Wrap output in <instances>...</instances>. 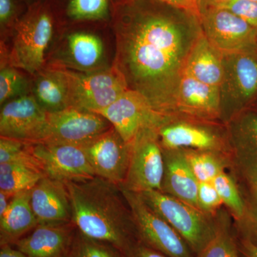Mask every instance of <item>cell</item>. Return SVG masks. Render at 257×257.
<instances>
[{
	"label": "cell",
	"instance_id": "40",
	"mask_svg": "<svg viewBox=\"0 0 257 257\" xmlns=\"http://www.w3.org/2000/svg\"><path fill=\"white\" fill-rule=\"evenodd\" d=\"M13 197L9 194L0 191V218L6 213Z\"/></svg>",
	"mask_w": 257,
	"mask_h": 257
},
{
	"label": "cell",
	"instance_id": "26",
	"mask_svg": "<svg viewBox=\"0 0 257 257\" xmlns=\"http://www.w3.org/2000/svg\"><path fill=\"white\" fill-rule=\"evenodd\" d=\"M45 176L42 170L25 164H0V191L14 197L31 190Z\"/></svg>",
	"mask_w": 257,
	"mask_h": 257
},
{
	"label": "cell",
	"instance_id": "17",
	"mask_svg": "<svg viewBox=\"0 0 257 257\" xmlns=\"http://www.w3.org/2000/svg\"><path fill=\"white\" fill-rule=\"evenodd\" d=\"M226 125L233 167L239 177L257 174V111L250 109Z\"/></svg>",
	"mask_w": 257,
	"mask_h": 257
},
{
	"label": "cell",
	"instance_id": "13",
	"mask_svg": "<svg viewBox=\"0 0 257 257\" xmlns=\"http://www.w3.org/2000/svg\"><path fill=\"white\" fill-rule=\"evenodd\" d=\"M128 145L144 128H159L171 116L157 112L141 94L128 89L105 109L97 111Z\"/></svg>",
	"mask_w": 257,
	"mask_h": 257
},
{
	"label": "cell",
	"instance_id": "10",
	"mask_svg": "<svg viewBox=\"0 0 257 257\" xmlns=\"http://www.w3.org/2000/svg\"><path fill=\"white\" fill-rule=\"evenodd\" d=\"M203 34L221 53L256 48L257 28L229 10L211 8L201 11Z\"/></svg>",
	"mask_w": 257,
	"mask_h": 257
},
{
	"label": "cell",
	"instance_id": "20",
	"mask_svg": "<svg viewBox=\"0 0 257 257\" xmlns=\"http://www.w3.org/2000/svg\"><path fill=\"white\" fill-rule=\"evenodd\" d=\"M67 224H38L28 236L15 241L18 249L29 257H62L70 245Z\"/></svg>",
	"mask_w": 257,
	"mask_h": 257
},
{
	"label": "cell",
	"instance_id": "30",
	"mask_svg": "<svg viewBox=\"0 0 257 257\" xmlns=\"http://www.w3.org/2000/svg\"><path fill=\"white\" fill-rule=\"evenodd\" d=\"M32 86L18 68L7 64L0 71V104L30 94Z\"/></svg>",
	"mask_w": 257,
	"mask_h": 257
},
{
	"label": "cell",
	"instance_id": "18",
	"mask_svg": "<svg viewBox=\"0 0 257 257\" xmlns=\"http://www.w3.org/2000/svg\"><path fill=\"white\" fill-rule=\"evenodd\" d=\"M30 203L39 224H67L72 221L70 197L66 184L45 177L30 190Z\"/></svg>",
	"mask_w": 257,
	"mask_h": 257
},
{
	"label": "cell",
	"instance_id": "12",
	"mask_svg": "<svg viewBox=\"0 0 257 257\" xmlns=\"http://www.w3.org/2000/svg\"><path fill=\"white\" fill-rule=\"evenodd\" d=\"M111 126L100 114L69 106L48 112L45 138L39 143L83 145Z\"/></svg>",
	"mask_w": 257,
	"mask_h": 257
},
{
	"label": "cell",
	"instance_id": "43",
	"mask_svg": "<svg viewBox=\"0 0 257 257\" xmlns=\"http://www.w3.org/2000/svg\"><path fill=\"white\" fill-rule=\"evenodd\" d=\"M189 5L192 13L201 19L200 8H199V0H188Z\"/></svg>",
	"mask_w": 257,
	"mask_h": 257
},
{
	"label": "cell",
	"instance_id": "24",
	"mask_svg": "<svg viewBox=\"0 0 257 257\" xmlns=\"http://www.w3.org/2000/svg\"><path fill=\"white\" fill-rule=\"evenodd\" d=\"M67 50L71 62L83 72L98 71L104 57L100 39L87 32H76L67 38Z\"/></svg>",
	"mask_w": 257,
	"mask_h": 257
},
{
	"label": "cell",
	"instance_id": "46",
	"mask_svg": "<svg viewBox=\"0 0 257 257\" xmlns=\"http://www.w3.org/2000/svg\"><path fill=\"white\" fill-rule=\"evenodd\" d=\"M256 47H257V37H256Z\"/></svg>",
	"mask_w": 257,
	"mask_h": 257
},
{
	"label": "cell",
	"instance_id": "21",
	"mask_svg": "<svg viewBox=\"0 0 257 257\" xmlns=\"http://www.w3.org/2000/svg\"><path fill=\"white\" fill-rule=\"evenodd\" d=\"M193 78L219 87L223 76V53L211 45L204 34L189 54L184 72Z\"/></svg>",
	"mask_w": 257,
	"mask_h": 257
},
{
	"label": "cell",
	"instance_id": "14",
	"mask_svg": "<svg viewBox=\"0 0 257 257\" xmlns=\"http://www.w3.org/2000/svg\"><path fill=\"white\" fill-rule=\"evenodd\" d=\"M48 111L32 94L5 103L0 112V137L25 143H41L47 127Z\"/></svg>",
	"mask_w": 257,
	"mask_h": 257
},
{
	"label": "cell",
	"instance_id": "25",
	"mask_svg": "<svg viewBox=\"0 0 257 257\" xmlns=\"http://www.w3.org/2000/svg\"><path fill=\"white\" fill-rule=\"evenodd\" d=\"M198 182H213L233 167L231 155L225 152L182 149Z\"/></svg>",
	"mask_w": 257,
	"mask_h": 257
},
{
	"label": "cell",
	"instance_id": "27",
	"mask_svg": "<svg viewBox=\"0 0 257 257\" xmlns=\"http://www.w3.org/2000/svg\"><path fill=\"white\" fill-rule=\"evenodd\" d=\"M245 202L242 219L234 222L239 239L257 246V174L240 177Z\"/></svg>",
	"mask_w": 257,
	"mask_h": 257
},
{
	"label": "cell",
	"instance_id": "39",
	"mask_svg": "<svg viewBox=\"0 0 257 257\" xmlns=\"http://www.w3.org/2000/svg\"><path fill=\"white\" fill-rule=\"evenodd\" d=\"M0 257H29L25 253L22 252L21 251L12 248L9 244L2 246L1 251H0Z\"/></svg>",
	"mask_w": 257,
	"mask_h": 257
},
{
	"label": "cell",
	"instance_id": "2",
	"mask_svg": "<svg viewBox=\"0 0 257 257\" xmlns=\"http://www.w3.org/2000/svg\"><path fill=\"white\" fill-rule=\"evenodd\" d=\"M65 184L72 204V222L80 234L109 245L124 255L136 242L134 237L138 236L119 186L99 177Z\"/></svg>",
	"mask_w": 257,
	"mask_h": 257
},
{
	"label": "cell",
	"instance_id": "29",
	"mask_svg": "<svg viewBox=\"0 0 257 257\" xmlns=\"http://www.w3.org/2000/svg\"><path fill=\"white\" fill-rule=\"evenodd\" d=\"M212 182L222 201L223 205L227 209L234 222L241 220L245 210L241 185L238 184L235 177L227 172L218 175Z\"/></svg>",
	"mask_w": 257,
	"mask_h": 257
},
{
	"label": "cell",
	"instance_id": "1",
	"mask_svg": "<svg viewBox=\"0 0 257 257\" xmlns=\"http://www.w3.org/2000/svg\"><path fill=\"white\" fill-rule=\"evenodd\" d=\"M113 19V67L128 89L143 95L155 111L175 116L179 82L203 35L200 18L161 0H120Z\"/></svg>",
	"mask_w": 257,
	"mask_h": 257
},
{
	"label": "cell",
	"instance_id": "7",
	"mask_svg": "<svg viewBox=\"0 0 257 257\" xmlns=\"http://www.w3.org/2000/svg\"><path fill=\"white\" fill-rule=\"evenodd\" d=\"M164 150H209L230 154L226 125L172 116L157 130Z\"/></svg>",
	"mask_w": 257,
	"mask_h": 257
},
{
	"label": "cell",
	"instance_id": "34",
	"mask_svg": "<svg viewBox=\"0 0 257 257\" xmlns=\"http://www.w3.org/2000/svg\"><path fill=\"white\" fill-rule=\"evenodd\" d=\"M116 248L80 234L74 257H121Z\"/></svg>",
	"mask_w": 257,
	"mask_h": 257
},
{
	"label": "cell",
	"instance_id": "36",
	"mask_svg": "<svg viewBox=\"0 0 257 257\" xmlns=\"http://www.w3.org/2000/svg\"><path fill=\"white\" fill-rule=\"evenodd\" d=\"M18 6L16 0H0V28L1 36L13 34L18 23Z\"/></svg>",
	"mask_w": 257,
	"mask_h": 257
},
{
	"label": "cell",
	"instance_id": "5",
	"mask_svg": "<svg viewBox=\"0 0 257 257\" xmlns=\"http://www.w3.org/2000/svg\"><path fill=\"white\" fill-rule=\"evenodd\" d=\"M139 194L152 210L178 233L195 256L215 234L217 214L209 215L162 191H145Z\"/></svg>",
	"mask_w": 257,
	"mask_h": 257
},
{
	"label": "cell",
	"instance_id": "41",
	"mask_svg": "<svg viewBox=\"0 0 257 257\" xmlns=\"http://www.w3.org/2000/svg\"><path fill=\"white\" fill-rule=\"evenodd\" d=\"M229 0H199L200 12L207 8H217Z\"/></svg>",
	"mask_w": 257,
	"mask_h": 257
},
{
	"label": "cell",
	"instance_id": "11",
	"mask_svg": "<svg viewBox=\"0 0 257 257\" xmlns=\"http://www.w3.org/2000/svg\"><path fill=\"white\" fill-rule=\"evenodd\" d=\"M30 147L49 178L66 184L96 177L82 145L35 143Z\"/></svg>",
	"mask_w": 257,
	"mask_h": 257
},
{
	"label": "cell",
	"instance_id": "38",
	"mask_svg": "<svg viewBox=\"0 0 257 257\" xmlns=\"http://www.w3.org/2000/svg\"><path fill=\"white\" fill-rule=\"evenodd\" d=\"M238 248L243 257H257V246L246 240L239 239Z\"/></svg>",
	"mask_w": 257,
	"mask_h": 257
},
{
	"label": "cell",
	"instance_id": "8",
	"mask_svg": "<svg viewBox=\"0 0 257 257\" xmlns=\"http://www.w3.org/2000/svg\"><path fill=\"white\" fill-rule=\"evenodd\" d=\"M121 190L131 211L139 241L168 257H194L178 233L147 205L139 193Z\"/></svg>",
	"mask_w": 257,
	"mask_h": 257
},
{
	"label": "cell",
	"instance_id": "28",
	"mask_svg": "<svg viewBox=\"0 0 257 257\" xmlns=\"http://www.w3.org/2000/svg\"><path fill=\"white\" fill-rule=\"evenodd\" d=\"M221 211L216 215L215 234L196 257H239V248L231 233L228 213Z\"/></svg>",
	"mask_w": 257,
	"mask_h": 257
},
{
	"label": "cell",
	"instance_id": "6",
	"mask_svg": "<svg viewBox=\"0 0 257 257\" xmlns=\"http://www.w3.org/2000/svg\"><path fill=\"white\" fill-rule=\"evenodd\" d=\"M59 64L67 82L69 106L96 113L128 89L122 76L113 66L106 70L79 72Z\"/></svg>",
	"mask_w": 257,
	"mask_h": 257
},
{
	"label": "cell",
	"instance_id": "23",
	"mask_svg": "<svg viewBox=\"0 0 257 257\" xmlns=\"http://www.w3.org/2000/svg\"><path fill=\"white\" fill-rule=\"evenodd\" d=\"M38 224L30 203V190L15 194L6 213L0 218L1 246L15 243Z\"/></svg>",
	"mask_w": 257,
	"mask_h": 257
},
{
	"label": "cell",
	"instance_id": "35",
	"mask_svg": "<svg viewBox=\"0 0 257 257\" xmlns=\"http://www.w3.org/2000/svg\"><path fill=\"white\" fill-rule=\"evenodd\" d=\"M218 8L229 10L253 28H257V3L252 0H229Z\"/></svg>",
	"mask_w": 257,
	"mask_h": 257
},
{
	"label": "cell",
	"instance_id": "22",
	"mask_svg": "<svg viewBox=\"0 0 257 257\" xmlns=\"http://www.w3.org/2000/svg\"><path fill=\"white\" fill-rule=\"evenodd\" d=\"M35 76L32 95L45 110L54 112L69 107L67 82L60 64H52Z\"/></svg>",
	"mask_w": 257,
	"mask_h": 257
},
{
	"label": "cell",
	"instance_id": "42",
	"mask_svg": "<svg viewBox=\"0 0 257 257\" xmlns=\"http://www.w3.org/2000/svg\"><path fill=\"white\" fill-rule=\"evenodd\" d=\"M161 1L164 2V3H167V4L176 7V8L187 10V11L193 13L190 5L189 4L188 0H161Z\"/></svg>",
	"mask_w": 257,
	"mask_h": 257
},
{
	"label": "cell",
	"instance_id": "33",
	"mask_svg": "<svg viewBox=\"0 0 257 257\" xmlns=\"http://www.w3.org/2000/svg\"><path fill=\"white\" fill-rule=\"evenodd\" d=\"M197 199L199 209L212 216H215L224 206L212 182H199Z\"/></svg>",
	"mask_w": 257,
	"mask_h": 257
},
{
	"label": "cell",
	"instance_id": "37",
	"mask_svg": "<svg viewBox=\"0 0 257 257\" xmlns=\"http://www.w3.org/2000/svg\"><path fill=\"white\" fill-rule=\"evenodd\" d=\"M124 256L126 257H168L154 248L149 247L140 241L134 243L125 253Z\"/></svg>",
	"mask_w": 257,
	"mask_h": 257
},
{
	"label": "cell",
	"instance_id": "31",
	"mask_svg": "<svg viewBox=\"0 0 257 257\" xmlns=\"http://www.w3.org/2000/svg\"><path fill=\"white\" fill-rule=\"evenodd\" d=\"M5 163L25 164L42 171L40 162L32 154L30 143L13 139L1 138L0 164Z\"/></svg>",
	"mask_w": 257,
	"mask_h": 257
},
{
	"label": "cell",
	"instance_id": "44",
	"mask_svg": "<svg viewBox=\"0 0 257 257\" xmlns=\"http://www.w3.org/2000/svg\"><path fill=\"white\" fill-rule=\"evenodd\" d=\"M251 109H255V110L257 111V99L255 101V102L253 103L252 106H251Z\"/></svg>",
	"mask_w": 257,
	"mask_h": 257
},
{
	"label": "cell",
	"instance_id": "15",
	"mask_svg": "<svg viewBox=\"0 0 257 257\" xmlns=\"http://www.w3.org/2000/svg\"><path fill=\"white\" fill-rule=\"evenodd\" d=\"M82 146L96 177L120 187L127 174L131 145L111 126Z\"/></svg>",
	"mask_w": 257,
	"mask_h": 257
},
{
	"label": "cell",
	"instance_id": "4",
	"mask_svg": "<svg viewBox=\"0 0 257 257\" xmlns=\"http://www.w3.org/2000/svg\"><path fill=\"white\" fill-rule=\"evenodd\" d=\"M220 120L227 124L257 99V47L223 53V76L219 87Z\"/></svg>",
	"mask_w": 257,
	"mask_h": 257
},
{
	"label": "cell",
	"instance_id": "32",
	"mask_svg": "<svg viewBox=\"0 0 257 257\" xmlns=\"http://www.w3.org/2000/svg\"><path fill=\"white\" fill-rule=\"evenodd\" d=\"M108 6V0H70L67 13L74 20H101L107 15Z\"/></svg>",
	"mask_w": 257,
	"mask_h": 257
},
{
	"label": "cell",
	"instance_id": "19",
	"mask_svg": "<svg viewBox=\"0 0 257 257\" xmlns=\"http://www.w3.org/2000/svg\"><path fill=\"white\" fill-rule=\"evenodd\" d=\"M162 150L164 176L162 192L199 209L197 199L199 182L193 173L183 150Z\"/></svg>",
	"mask_w": 257,
	"mask_h": 257
},
{
	"label": "cell",
	"instance_id": "16",
	"mask_svg": "<svg viewBox=\"0 0 257 257\" xmlns=\"http://www.w3.org/2000/svg\"><path fill=\"white\" fill-rule=\"evenodd\" d=\"M174 114L179 117L221 122L219 87L199 82L184 72L176 92Z\"/></svg>",
	"mask_w": 257,
	"mask_h": 257
},
{
	"label": "cell",
	"instance_id": "45",
	"mask_svg": "<svg viewBox=\"0 0 257 257\" xmlns=\"http://www.w3.org/2000/svg\"><path fill=\"white\" fill-rule=\"evenodd\" d=\"M252 1H254L256 2V3H257V0H252Z\"/></svg>",
	"mask_w": 257,
	"mask_h": 257
},
{
	"label": "cell",
	"instance_id": "9",
	"mask_svg": "<svg viewBox=\"0 0 257 257\" xmlns=\"http://www.w3.org/2000/svg\"><path fill=\"white\" fill-rule=\"evenodd\" d=\"M157 130L143 128L131 144L127 174L120 188L136 193L162 191L164 155Z\"/></svg>",
	"mask_w": 257,
	"mask_h": 257
},
{
	"label": "cell",
	"instance_id": "3",
	"mask_svg": "<svg viewBox=\"0 0 257 257\" xmlns=\"http://www.w3.org/2000/svg\"><path fill=\"white\" fill-rule=\"evenodd\" d=\"M53 31L49 7L44 3L32 5L15 26L10 52L2 50L1 65L8 61V64L36 75L44 69L45 52Z\"/></svg>",
	"mask_w": 257,
	"mask_h": 257
}]
</instances>
